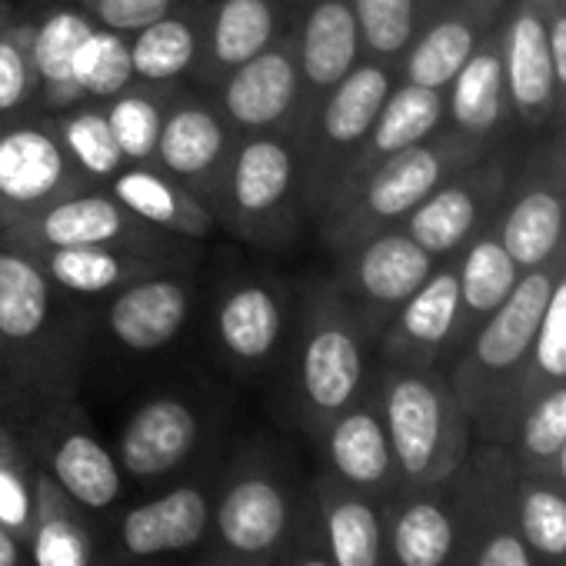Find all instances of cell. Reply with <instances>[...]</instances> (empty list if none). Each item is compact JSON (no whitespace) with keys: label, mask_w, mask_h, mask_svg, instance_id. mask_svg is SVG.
<instances>
[{"label":"cell","mask_w":566,"mask_h":566,"mask_svg":"<svg viewBox=\"0 0 566 566\" xmlns=\"http://www.w3.org/2000/svg\"><path fill=\"white\" fill-rule=\"evenodd\" d=\"M307 493L311 483H301L283 447L263 437L240 447L213 483L217 556L237 566H273L304 520Z\"/></svg>","instance_id":"1"},{"label":"cell","mask_w":566,"mask_h":566,"mask_svg":"<svg viewBox=\"0 0 566 566\" xmlns=\"http://www.w3.org/2000/svg\"><path fill=\"white\" fill-rule=\"evenodd\" d=\"M367 334L344 304L334 280H311L297 297L291 337V403L307 437L367 390Z\"/></svg>","instance_id":"2"},{"label":"cell","mask_w":566,"mask_h":566,"mask_svg":"<svg viewBox=\"0 0 566 566\" xmlns=\"http://www.w3.org/2000/svg\"><path fill=\"white\" fill-rule=\"evenodd\" d=\"M217 227L260 250L291 247L314 220L304 197V167L291 134L240 137L213 210Z\"/></svg>","instance_id":"3"},{"label":"cell","mask_w":566,"mask_h":566,"mask_svg":"<svg viewBox=\"0 0 566 566\" xmlns=\"http://www.w3.org/2000/svg\"><path fill=\"white\" fill-rule=\"evenodd\" d=\"M470 137L457 134L443 140L430 137L380 160L377 167L331 193V200L317 213L321 240L340 253L377 230L403 223L420 200H427L470 160Z\"/></svg>","instance_id":"4"},{"label":"cell","mask_w":566,"mask_h":566,"mask_svg":"<svg viewBox=\"0 0 566 566\" xmlns=\"http://www.w3.org/2000/svg\"><path fill=\"white\" fill-rule=\"evenodd\" d=\"M377 400L400 486H437L460 473L470 413L443 377L430 367H387Z\"/></svg>","instance_id":"5"},{"label":"cell","mask_w":566,"mask_h":566,"mask_svg":"<svg viewBox=\"0 0 566 566\" xmlns=\"http://www.w3.org/2000/svg\"><path fill=\"white\" fill-rule=\"evenodd\" d=\"M57 294L31 253L0 243V364L48 394L64 387L71 360Z\"/></svg>","instance_id":"6"},{"label":"cell","mask_w":566,"mask_h":566,"mask_svg":"<svg viewBox=\"0 0 566 566\" xmlns=\"http://www.w3.org/2000/svg\"><path fill=\"white\" fill-rule=\"evenodd\" d=\"M394 91V71L384 61L364 57L301 124L297 154L304 167V197L311 217L321 213L344 167L370 134L384 101Z\"/></svg>","instance_id":"7"},{"label":"cell","mask_w":566,"mask_h":566,"mask_svg":"<svg viewBox=\"0 0 566 566\" xmlns=\"http://www.w3.org/2000/svg\"><path fill=\"white\" fill-rule=\"evenodd\" d=\"M294 321L297 301L287 287L270 273L243 270L223 280L210 331L223 364L237 377L256 380L287 357Z\"/></svg>","instance_id":"8"},{"label":"cell","mask_w":566,"mask_h":566,"mask_svg":"<svg viewBox=\"0 0 566 566\" xmlns=\"http://www.w3.org/2000/svg\"><path fill=\"white\" fill-rule=\"evenodd\" d=\"M559 270V250L539 266H530L510 297L483 321V327L473 337L470 357L463 360L453 394L463 403L467 413H483L500 387L503 377H510L520 364L530 360L533 340L553 291V280Z\"/></svg>","instance_id":"9"},{"label":"cell","mask_w":566,"mask_h":566,"mask_svg":"<svg viewBox=\"0 0 566 566\" xmlns=\"http://www.w3.org/2000/svg\"><path fill=\"white\" fill-rule=\"evenodd\" d=\"M4 247H18L24 253L51 250V247H134L147 253H164L184 260V240L170 237L137 213H130L107 187L77 190L41 213L14 223L0 237Z\"/></svg>","instance_id":"10"},{"label":"cell","mask_w":566,"mask_h":566,"mask_svg":"<svg viewBox=\"0 0 566 566\" xmlns=\"http://www.w3.org/2000/svg\"><path fill=\"white\" fill-rule=\"evenodd\" d=\"M87 187L97 184L71 160L48 114L0 120V237Z\"/></svg>","instance_id":"11"},{"label":"cell","mask_w":566,"mask_h":566,"mask_svg":"<svg viewBox=\"0 0 566 566\" xmlns=\"http://www.w3.org/2000/svg\"><path fill=\"white\" fill-rule=\"evenodd\" d=\"M437 256L427 253L400 223L340 250L334 287L367 337H380L390 317L420 291Z\"/></svg>","instance_id":"12"},{"label":"cell","mask_w":566,"mask_h":566,"mask_svg":"<svg viewBox=\"0 0 566 566\" xmlns=\"http://www.w3.org/2000/svg\"><path fill=\"white\" fill-rule=\"evenodd\" d=\"M207 417L203 407L174 390H160L130 407L120 423L114 457L124 480L154 486L180 476L203 450Z\"/></svg>","instance_id":"13"},{"label":"cell","mask_w":566,"mask_h":566,"mask_svg":"<svg viewBox=\"0 0 566 566\" xmlns=\"http://www.w3.org/2000/svg\"><path fill=\"white\" fill-rule=\"evenodd\" d=\"M237 140L240 137L233 134L213 97L187 84L170 97L154 167L170 174L213 213Z\"/></svg>","instance_id":"14"},{"label":"cell","mask_w":566,"mask_h":566,"mask_svg":"<svg viewBox=\"0 0 566 566\" xmlns=\"http://www.w3.org/2000/svg\"><path fill=\"white\" fill-rule=\"evenodd\" d=\"M213 104L237 137L297 134L301 124V64L294 31L280 34L256 57L230 71L213 91Z\"/></svg>","instance_id":"15"},{"label":"cell","mask_w":566,"mask_h":566,"mask_svg":"<svg viewBox=\"0 0 566 566\" xmlns=\"http://www.w3.org/2000/svg\"><path fill=\"white\" fill-rule=\"evenodd\" d=\"M34 450L38 467L48 470L84 513H107L120 503V463L77 407H51L38 423Z\"/></svg>","instance_id":"16"},{"label":"cell","mask_w":566,"mask_h":566,"mask_svg":"<svg viewBox=\"0 0 566 566\" xmlns=\"http://www.w3.org/2000/svg\"><path fill=\"white\" fill-rule=\"evenodd\" d=\"M184 266H170L150 276L127 283L124 291L111 294V304L101 314V327L114 347L130 357L164 354L187 331L193 314V280Z\"/></svg>","instance_id":"17"},{"label":"cell","mask_w":566,"mask_h":566,"mask_svg":"<svg viewBox=\"0 0 566 566\" xmlns=\"http://www.w3.org/2000/svg\"><path fill=\"white\" fill-rule=\"evenodd\" d=\"M390 566H463L467 516L450 480L437 486H400L387 503Z\"/></svg>","instance_id":"18"},{"label":"cell","mask_w":566,"mask_h":566,"mask_svg":"<svg viewBox=\"0 0 566 566\" xmlns=\"http://www.w3.org/2000/svg\"><path fill=\"white\" fill-rule=\"evenodd\" d=\"M213 486L207 480H180L117 516V546L130 563L184 553L210 536Z\"/></svg>","instance_id":"19"},{"label":"cell","mask_w":566,"mask_h":566,"mask_svg":"<svg viewBox=\"0 0 566 566\" xmlns=\"http://www.w3.org/2000/svg\"><path fill=\"white\" fill-rule=\"evenodd\" d=\"M317 447L327 463L324 473H331L334 480L360 493H370L384 503L400 490V473L384 427L377 387L364 390L347 410H340L317 433Z\"/></svg>","instance_id":"20"},{"label":"cell","mask_w":566,"mask_h":566,"mask_svg":"<svg viewBox=\"0 0 566 566\" xmlns=\"http://www.w3.org/2000/svg\"><path fill=\"white\" fill-rule=\"evenodd\" d=\"M291 31L301 64V124H304L307 114L364 61V44L350 0H304Z\"/></svg>","instance_id":"21"},{"label":"cell","mask_w":566,"mask_h":566,"mask_svg":"<svg viewBox=\"0 0 566 566\" xmlns=\"http://www.w3.org/2000/svg\"><path fill=\"white\" fill-rule=\"evenodd\" d=\"M283 0H203V38L190 87L210 94L230 71L291 31Z\"/></svg>","instance_id":"22"},{"label":"cell","mask_w":566,"mask_h":566,"mask_svg":"<svg viewBox=\"0 0 566 566\" xmlns=\"http://www.w3.org/2000/svg\"><path fill=\"white\" fill-rule=\"evenodd\" d=\"M311 513L337 566H390L384 500L317 473L311 480Z\"/></svg>","instance_id":"23"},{"label":"cell","mask_w":566,"mask_h":566,"mask_svg":"<svg viewBox=\"0 0 566 566\" xmlns=\"http://www.w3.org/2000/svg\"><path fill=\"white\" fill-rule=\"evenodd\" d=\"M460 331L457 266H443L420 283V291L384 327V357L390 367H430Z\"/></svg>","instance_id":"24"},{"label":"cell","mask_w":566,"mask_h":566,"mask_svg":"<svg viewBox=\"0 0 566 566\" xmlns=\"http://www.w3.org/2000/svg\"><path fill=\"white\" fill-rule=\"evenodd\" d=\"M94 28L97 24L77 4H64V0H51L48 8L31 14V54L38 71L41 114L51 117L87 101L77 64Z\"/></svg>","instance_id":"25"},{"label":"cell","mask_w":566,"mask_h":566,"mask_svg":"<svg viewBox=\"0 0 566 566\" xmlns=\"http://www.w3.org/2000/svg\"><path fill=\"white\" fill-rule=\"evenodd\" d=\"M31 256L54 287L71 297H111L140 276L184 266V260L177 256L134 247H51L34 250Z\"/></svg>","instance_id":"26"},{"label":"cell","mask_w":566,"mask_h":566,"mask_svg":"<svg viewBox=\"0 0 566 566\" xmlns=\"http://www.w3.org/2000/svg\"><path fill=\"white\" fill-rule=\"evenodd\" d=\"M443 114H447V94L443 91H430V87H420V84H410V81L394 84V91L384 101L370 134L364 137V144L357 147V154L344 167L334 190L347 187L350 180H357L360 174H367L380 160H387V157H394V154H400V150H407L413 144L430 140L437 134Z\"/></svg>","instance_id":"27"},{"label":"cell","mask_w":566,"mask_h":566,"mask_svg":"<svg viewBox=\"0 0 566 566\" xmlns=\"http://www.w3.org/2000/svg\"><path fill=\"white\" fill-rule=\"evenodd\" d=\"M203 38V0H180L177 8L134 31L130 64L137 84L184 87L193 81Z\"/></svg>","instance_id":"28"},{"label":"cell","mask_w":566,"mask_h":566,"mask_svg":"<svg viewBox=\"0 0 566 566\" xmlns=\"http://www.w3.org/2000/svg\"><path fill=\"white\" fill-rule=\"evenodd\" d=\"M107 190L140 220H147L150 227L180 237V240H203L213 233L217 220L213 213L187 190L180 187L170 174H164L160 167L147 164H127L111 184Z\"/></svg>","instance_id":"29"},{"label":"cell","mask_w":566,"mask_h":566,"mask_svg":"<svg viewBox=\"0 0 566 566\" xmlns=\"http://www.w3.org/2000/svg\"><path fill=\"white\" fill-rule=\"evenodd\" d=\"M506 97L526 120H539L556 104V74L549 54V34L533 8H520L500 38Z\"/></svg>","instance_id":"30"},{"label":"cell","mask_w":566,"mask_h":566,"mask_svg":"<svg viewBox=\"0 0 566 566\" xmlns=\"http://www.w3.org/2000/svg\"><path fill=\"white\" fill-rule=\"evenodd\" d=\"M31 566H94L97 543L87 513L38 467V506L24 539Z\"/></svg>","instance_id":"31"},{"label":"cell","mask_w":566,"mask_h":566,"mask_svg":"<svg viewBox=\"0 0 566 566\" xmlns=\"http://www.w3.org/2000/svg\"><path fill=\"white\" fill-rule=\"evenodd\" d=\"M486 180L483 174L457 170L427 200H420L400 223L427 253L443 256L467 243L483 213Z\"/></svg>","instance_id":"32"},{"label":"cell","mask_w":566,"mask_h":566,"mask_svg":"<svg viewBox=\"0 0 566 566\" xmlns=\"http://www.w3.org/2000/svg\"><path fill=\"white\" fill-rule=\"evenodd\" d=\"M443 94H447V114L457 124V134L486 137L506 117V107H510L500 41L490 38L486 44H480Z\"/></svg>","instance_id":"33"},{"label":"cell","mask_w":566,"mask_h":566,"mask_svg":"<svg viewBox=\"0 0 566 566\" xmlns=\"http://www.w3.org/2000/svg\"><path fill=\"white\" fill-rule=\"evenodd\" d=\"M566 223V200L553 187L526 190L500 223V243L520 270L539 266L556 256Z\"/></svg>","instance_id":"34"},{"label":"cell","mask_w":566,"mask_h":566,"mask_svg":"<svg viewBox=\"0 0 566 566\" xmlns=\"http://www.w3.org/2000/svg\"><path fill=\"white\" fill-rule=\"evenodd\" d=\"M480 48V28L467 14H447L437 18L403 54V81L447 91L450 81L460 74V67L473 57Z\"/></svg>","instance_id":"35"},{"label":"cell","mask_w":566,"mask_h":566,"mask_svg":"<svg viewBox=\"0 0 566 566\" xmlns=\"http://www.w3.org/2000/svg\"><path fill=\"white\" fill-rule=\"evenodd\" d=\"M51 124L64 144V150L71 154V160L101 187H107L124 167V154L117 147L111 117H107V104L101 101H81L61 114H51Z\"/></svg>","instance_id":"36"},{"label":"cell","mask_w":566,"mask_h":566,"mask_svg":"<svg viewBox=\"0 0 566 566\" xmlns=\"http://www.w3.org/2000/svg\"><path fill=\"white\" fill-rule=\"evenodd\" d=\"M520 266L500 243V233H483L463 253L457 266L460 283V321H486L516 287Z\"/></svg>","instance_id":"37"},{"label":"cell","mask_w":566,"mask_h":566,"mask_svg":"<svg viewBox=\"0 0 566 566\" xmlns=\"http://www.w3.org/2000/svg\"><path fill=\"white\" fill-rule=\"evenodd\" d=\"M187 87V84H184ZM180 87H157V84H130L117 97L104 101L107 117L117 137V147L127 164H154L157 160V140L164 127V114L170 107V97Z\"/></svg>","instance_id":"38"},{"label":"cell","mask_w":566,"mask_h":566,"mask_svg":"<svg viewBox=\"0 0 566 566\" xmlns=\"http://www.w3.org/2000/svg\"><path fill=\"white\" fill-rule=\"evenodd\" d=\"M516 533L533 559L566 563V486L546 480H523L513 500Z\"/></svg>","instance_id":"39"},{"label":"cell","mask_w":566,"mask_h":566,"mask_svg":"<svg viewBox=\"0 0 566 566\" xmlns=\"http://www.w3.org/2000/svg\"><path fill=\"white\" fill-rule=\"evenodd\" d=\"M38 71L31 54V14L11 11L0 24V120L41 114Z\"/></svg>","instance_id":"40"},{"label":"cell","mask_w":566,"mask_h":566,"mask_svg":"<svg viewBox=\"0 0 566 566\" xmlns=\"http://www.w3.org/2000/svg\"><path fill=\"white\" fill-rule=\"evenodd\" d=\"M360 28L364 57L394 64L417 38L420 0H350Z\"/></svg>","instance_id":"41"},{"label":"cell","mask_w":566,"mask_h":566,"mask_svg":"<svg viewBox=\"0 0 566 566\" xmlns=\"http://www.w3.org/2000/svg\"><path fill=\"white\" fill-rule=\"evenodd\" d=\"M81 87L87 101H111L120 91H127L134 84V64H130V41L127 34L107 31V28H94V34L87 38L84 51H81Z\"/></svg>","instance_id":"42"},{"label":"cell","mask_w":566,"mask_h":566,"mask_svg":"<svg viewBox=\"0 0 566 566\" xmlns=\"http://www.w3.org/2000/svg\"><path fill=\"white\" fill-rule=\"evenodd\" d=\"M38 506V463L8 433L0 440V523L28 539Z\"/></svg>","instance_id":"43"},{"label":"cell","mask_w":566,"mask_h":566,"mask_svg":"<svg viewBox=\"0 0 566 566\" xmlns=\"http://www.w3.org/2000/svg\"><path fill=\"white\" fill-rule=\"evenodd\" d=\"M563 440H566V380L533 400V407L520 420L516 447L526 467H533L536 473H546Z\"/></svg>","instance_id":"44"},{"label":"cell","mask_w":566,"mask_h":566,"mask_svg":"<svg viewBox=\"0 0 566 566\" xmlns=\"http://www.w3.org/2000/svg\"><path fill=\"white\" fill-rule=\"evenodd\" d=\"M530 357H533V370L539 380L546 384L566 380V253L559 256V270H556Z\"/></svg>","instance_id":"45"},{"label":"cell","mask_w":566,"mask_h":566,"mask_svg":"<svg viewBox=\"0 0 566 566\" xmlns=\"http://www.w3.org/2000/svg\"><path fill=\"white\" fill-rule=\"evenodd\" d=\"M74 4L97 24L117 34H134L140 28H147L150 21H157L160 14H167L170 8H177L180 0H74Z\"/></svg>","instance_id":"46"},{"label":"cell","mask_w":566,"mask_h":566,"mask_svg":"<svg viewBox=\"0 0 566 566\" xmlns=\"http://www.w3.org/2000/svg\"><path fill=\"white\" fill-rule=\"evenodd\" d=\"M463 566H536L523 536L510 526H486L473 539Z\"/></svg>","instance_id":"47"},{"label":"cell","mask_w":566,"mask_h":566,"mask_svg":"<svg viewBox=\"0 0 566 566\" xmlns=\"http://www.w3.org/2000/svg\"><path fill=\"white\" fill-rule=\"evenodd\" d=\"M273 566H337L317 533V523H314V513H311V493H307V510H304V520L297 526V533L291 536V543L283 546V553L276 556Z\"/></svg>","instance_id":"48"},{"label":"cell","mask_w":566,"mask_h":566,"mask_svg":"<svg viewBox=\"0 0 566 566\" xmlns=\"http://www.w3.org/2000/svg\"><path fill=\"white\" fill-rule=\"evenodd\" d=\"M549 34V54H553V74L556 87L566 91V14H556L546 28Z\"/></svg>","instance_id":"49"},{"label":"cell","mask_w":566,"mask_h":566,"mask_svg":"<svg viewBox=\"0 0 566 566\" xmlns=\"http://www.w3.org/2000/svg\"><path fill=\"white\" fill-rule=\"evenodd\" d=\"M0 566H31L24 539L11 533L4 523H0Z\"/></svg>","instance_id":"50"},{"label":"cell","mask_w":566,"mask_h":566,"mask_svg":"<svg viewBox=\"0 0 566 566\" xmlns=\"http://www.w3.org/2000/svg\"><path fill=\"white\" fill-rule=\"evenodd\" d=\"M553 476H556V483L559 486H566V440H563V447H559V453L553 457Z\"/></svg>","instance_id":"51"},{"label":"cell","mask_w":566,"mask_h":566,"mask_svg":"<svg viewBox=\"0 0 566 566\" xmlns=\"http://www.w3.org/2000/svg\"><path fill=\"white\" fill-rule=\"evenodd\" d=\"M11 11H14V4H11V0H0V24H4V21L11 18Z\"/></svg>","instance_id":"52"},{"label":"cell","mask_w":566,"mask_h":566,"mask_svg":"<svg viewBox=\"0 0 566 566\" xmlns=\"http://www.w3.org/2000/svg\"><path fill=\"white\" fill-rule=\"evenodd\" d=\"M207 566H237V563H230V559H223V556H217V559H210Z\"/></svg>","instance_id":"53"},{"label":"cell","mask_w":566,"mask_h":566,"mask_svg":"<svg viewBox=\"0 0 566 566\" xmlns=\"http://www.w3.org/2000/svg\"><path fill=\"white\" fill-rule=\"evenodd\" d=\"M283 4H291V8H301V4H304V0H283Z\"/></svg>","instance_id":"54"},{"label":"cell","mask_w":566,"mask_h":566,"mask_svg":"<svg viewBox=\"0 0 566 566\" xmlns=\"http://www.w3.org/2000/svg\"><path fill=\"white\" fill-rule=\"evenodd\" d=\"M8 433H11V430H8V427H4V423H0V440H4V437H8Z\"/></svg>","instance_id":"55"},{"label":"cell","mask_w":566,"mask_h":566,"mask_svg":"<svg viewBox=\"0 0 566 566\" xmlns=\"http://www.w3.org/2000/svg\"><path fill=\"white\" fill-rule=\"evenodd\" d=\"M0 394H4V390H0Z\"/></svg>","instance_id":"56"}]
</instances>
